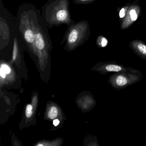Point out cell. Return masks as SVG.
<instances>
[{"instance_id":"10","label":"cell","mask_w":146,"mask_h":146,"mask_svg":"<svg viewBox=\"0 0 146 146\" xmlns=\"http://www.w3.org/2000/svg\"><path fill=\"white\" fill-rule=\"evenodd\" d=\"M58 114V111L57 108L55 107H52L50 108L48 113V117L51 119H55Z\"/></svg>"},{"instance_id":"4","label":"cell","mask_w":146,"mask_h":146,"mask_svg":"<svg viewBox=\"0 0 146 146\" xmlns=\"http://www.w3.org/2000/svg\"><path fill=\"white\" fill-rule=\"evenodd\" d=\"M138 1L139 0H134L131 2L125 17L120 21V29L123 30L129 28L139 18L141 8Z\"/></svg>"},{"instance_id":"5","label":"cell","mask_w":146,"mask_h":146,"mask_svg":"<svg viewBox=\"0 0 146 146\" xmlns=\"http://www.w3.org/2000/svg\"><path fill=\"white\" fill-rule=\"evenodd\" d=\"M127 69V67L121 64H118L116 61L101 62L98 64L96 67V70L103 75H106L110 72L124 71Z\"/></svg>"},{"instance_id":"3","label":"cell","mask_w":146,"mask_h":146,"mask_svg":"<svg viewBox=\"0 0 146 146\" xmlns=\"http://www.w3.org/2000/svg\"><path fill=\"white\" fill-rule=\"evenodd\" d=\"M90 34L88 22L82 20L68 26L63 40L69 46H76L88 40Z\"/></svg>"},{"instance_id":"9","label":"cell","mask_w":146,"mask_h":146,"mask_svg":"<svg viewBox=\"0 0 146 146\" xmlns=\"http://www.w3.org/2000/svg\"><path fill=\"white\" fill-rule=\"evenodd\" d=\"M96 42H97V45L100 47L103 48L107 46L108 45V41L106 37L102 36L100 35L97 37Z\"/></svg>"},{"instance_id":"8","label":"cell","mask_w":146,"mask_h":146,"mask_svg":"<svg viewBox=\"0 0 146 146\" xmlns=\"http://www.w3.org/2000/svg\"><path fill=\"white\" fill-rule=\"evenodd\" d=\"M131 4V2L126 3L123 6L121 9H120L119 13V16L120 21L122 20L125 17V15L127 13V11H128L129 7L130 6Z\"/></svg>"},{"instance_id":"17","label":"cell","mask_w":146,"mask_h":146,"mask_svg":"<svg viewBox=\"0 0 146 146\" xmlns=\"http://www.w3.org/2000/svg\"></svg>"},{"instance_id":"13","label":"cell","mask_w":146,"mask_h":146,"mask_svg":"<svg viewBox=\"0 0 146 146\" xmlns=\"http://www.w3.org/2000/svg\"><path fill=\"white\" fill-rule=\"evenodd\" d=\"M32 106L31 105H27L26 106V111H25V114L27 118H29L31 117L32 115Z\"/></svg>"},{"instance_id":"15","label":"cell","mask_w":146,"mask_h":146,"mask_svg":"<svg viewBox=\"0 0 146 146\" xmlns=\"http://www.w3.org/2000/svg\"><path fill=\"white\" fill-rule=\"evenodd\" d=\"M0 75L1 76V77L3 78H5V73H4L2 71L0 70Z\"/></svg>"},{"instance_id":"1","label":"cell","mask_w":146,"mask_h":146,"mask_svg":"<svg viewBox=\"0 0 146 146\" xmlns=\"http://www.w3.org/2000/svg\"><path fill=\"white\" fill-rule=\"evenodd\" d=\"M69 0H48L42 7V16L48 28L65 24L68 26L76 22L71 17Z\"/></svg>"},{"instance_id":"6","label":"cell","mask_w":146,"mask_h":146,"mask_svg":"<svg viewBox=\"0 0 146 146\" xmlns=\"http://www.w3.org/2000/svg\"><path fill=\"white\" fill-rule=\"evenodd\" d=\"M129 47L138 57L146 60V44L143 41L139 40H133L129 43Z\"/></svg>"},{"instance_id":"12","label":"cell","mask_w":146,"mask_h":146,"mask_svg":"<svg viewBox=\"0 0 146 146\" xmlns=\"http://www.w3.org/2000/svg\"><path fill=\"white\" fill-rule=\"evenodd\" d=\"M0 70L2 71L6 74H10L11 72V70L10 67L7 65L5 64H2L1 65Z\"/></svg>"},{"instance_id":"16","label":"cell","mask_w":146,"mask_h":146,"mask_svg":"<svg viewBox=\"0 0 146 146\" xmlns=\"http://www.w3.org/2000/svg\"><path fill=\"white\" fill-rule=\"evenodd\" d=\"M42 144H38V146H42Z\"/></svg>"},{"instance_id":"14","label":"cell","mask_w":146,"mask_h":146,"mask_svg":"<svg viewBox=\"0 0 146 146\" xmlns=\"http://www.w3.org/2000/svg\"><path fill=\"white\" fill-rule=\"evenodd\" d=\"M60 121L58 119H54L53 121V124L54 126H56L58 125L59 124Z\"/></svg>"},{"instance_id":"7","label":"cell","mask_w":146,"mask_h":146,"mask_svg":"<svg viewBox=\"0 0 146 146\" xmlns=\"http://www.w3.org/2000/svg\"><path fill=\"white\" fill-rule=\"evenodd\" d=\"M5 17L1 15V40H11V32L8 24Z\"/></svg>"},{"instance_id":"11","label":"cell","mask_w":146,"mask_h":146,"mask_svg":"<svg viewBox=\"0 0 146 146\" xmlns=\"http://www.w3.org/2000/svg\"><path fill=\"white\" fill-rule=\"evenodd\" d=\"M97 0H73L75 4L80 5H89Z\"/></svg>"},{"instance_id":"2","label":"cell","mask_w":146,"mask_h":146,"mask_svg":"<svg viewBox=\"0 0 146 146\" xmlns=\"http://www.w3.org/2000/svg\"><path fill=\"white\" fill-rule=\"evenodd\" d=\"M143 77V74L140 71L129 67L124 71L110 75L108 82L114 89L121 90L138 82Z\"/></svg>"}]
</instances>
